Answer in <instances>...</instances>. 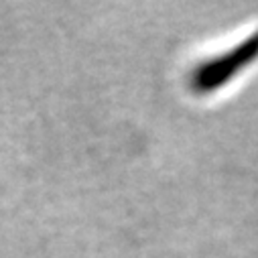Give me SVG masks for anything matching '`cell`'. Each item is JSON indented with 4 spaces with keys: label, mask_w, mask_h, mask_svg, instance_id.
<instances>
[{
    "label": "cell",
    "mask_w": 258,
    "mask_h": 258,
    "mask_svg": "<svg viewBox=\"0 0 258 258\" xmlns=\"http://www.w3.org/2000/svg\"><path fill=\"white\" fill-rule=\"evenodd\" d=\"M256 59H258V31L246 37L240 45L232 47L228 53L200 63L191 74V88L198 94L216 92Z\"/></svg>",
    "instance_id": "cell-1"
}]
</instances>
